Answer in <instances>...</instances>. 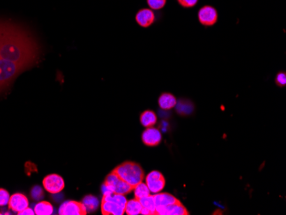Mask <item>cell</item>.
I'll list each match as a JSON object with an SVG mask.
<instances>
[{"mask_svg":"<svg viewBox=\"0 0 286 215\" xmlns=\"http://www.w3.org/2000/svg\"><path fill=\"white\" fill-rule=\"evenodd\" d=\"M31 196L33 200H40L43 198L44 192L42 188L40 186H34L31 190Z\"/></svg>","mask_w":286,"mask_h":215,"instance_id":"obj_23","label":"cell"},{"mask_svg":"<svg viewBox=\"0 0 286 215\" xmlns=\"http://www.w3.org/2000/svg\"><path fill=\"white\" fill-rule=\"evenodd\" d=\"M176 111L181 114H189L193 111V105L187 100H180L179 102H176Z\"/></svg>","mask_w":286,"mask_h":215,"instance_id":"obj_21","label":"cell"},{"mask_svg":"<svg viewBox=\"0 0 286 215\" xmlns=\"http://www.w3.org/2000/svg\"><path fill=\"white\" fill-rule=\"evenodd\" d=\"M133 189L135 198L137 200L145 197L146 195H149L151 193L146 184L143 182L139 183L137 185L135 186Z\"/></svg>","mask_w":286,"mask_h":215,"instance_id":"obj_20","label":"cell"},{"mask_svg":"<svg viewBox=\"0 0 286 215\" xmlns=\"http://www.w3.org/2000/svg\"><path fill=\"white\" fill-rule=\"evenodd\" d=\"M167 0H146L151 10H161L167 4Z\"/></svg>","mask_w":286,"mask_h":215,"instance_id":"obj_22","label":"cell"},{"mask_svg":"<svg viewBox=\"0 0 286 215\" xmlns=\"http://www.w3.org/2000/svg\"><path fill=\"white\" fill-rule=\"evenodd\" d=\"M199 0H177L181 6L183 8H192V7L197 5V2Z\"/></svg>","mask_w":286,"mask_h":215,"instance_id":"obj_25","label":"cell"},{"mask_svg":"<svg viewBox=\"0 0 286 215\" xmlns=\"http://www.w3.org/2000/svg\"><path fill=\"white\" fill-rule=\"evenodd\" d=\"M82 202L84 203L87 213L94 212L99 207V200L93 195H86Z\"/></svg>","mask_w":286,"mask_h":215,"instance_id":"obj_18","label":"cell"},{"mask_svg":"<svg viewBox=\"0 0 286 215\" xmlns=\"http://www.w3.org/2000/svg\"><path fill=\"white\" fill-rule=\"evenodd\" d=\"M18 215H35L34 214V211H33V209H30L28 207L27 209H24L23 211H21V212L18 213Z\"/></svg>","mask_w":286,"mask_h":215,"instance_id":"obj_27","label":"cell"},{"mask_svg":"<svg viewBox=\"0 0 286 215\" xmlns=\"http://www.w3.org/2000/svg\"><path fill=\"white\" fill-rule=\"evenodd\" d=\"M141 123L146 128L153 127L157 123L156 114L151 110H146L142 113L140 117Z\"/></svg>","mask_w":286,"mask_h":215,"instance_id":"obj_15","label":"cell"},{"mask_svg":"<svg viewBox=\"0 0 286 215\" xmlns=\"http://www.w3.org/2000/svg\"><path fill=\"white\" fill-rule=\"evenodd\" d=\"M146 184L151 193L156 194L163 190L166 185V179L161 172L153 171L146 176Z\"/></svg>","mask_w":286,"mask_h":215,"instance_id":"obj_4","label":"cell"},{"mask_svg":"<svg viewBox=\"0 0 286 215\" xmlns=\"http://www.w3.org/2000/svg\"><path fill=\"white\" fill-rule=\"evenodd\" d=\"M114 172L133 188L139 183L143 182L144 178V172L140 165L130 161L121 164L115 168Z\"/></svg>","mask_w":286,"mask_h":215,"instance_id":"obj_2","label":"cell"},{"mask_svg":"<svg viewBox=\"0 0 286 215\" xmlns=\"http://www.w3.org/2000/svg\"><path fill=\"white\" fill-rule=\"evenodd\" d=\"M276 83L278 86L285 87L286 85V72H280L276 76Z\"/></svg>","mask_w":286,"mask_h":215,"instance_id":"obj_26","label":"cell"},{"mask_svg":"<svg viewBox=\"0 0 286 215\" xmlns=\"http://www.w3.org/2000/svg\"><path fill=\"white\" fill-rule=\"evenodd\" d=\"M60 215H86L87 214L83 202L66 201L60 206Z\"/></svg>","mask_w":286,"mask_h":215,"instance_id":"obj_6","label":"cell"},{"mask_svg":"<svg viewBox=\"0 0 286 215\" xmlns=\"http://www.w3.org/2000/svg\"><path fill=\"white\" fill-rule=\"evenodd\" d=\"M40 47L24 28L0 20V92L40 59Z\"/></svg>","mask_w":286,"mask_h":215,"instance_id":"obj_1","label":"cell"},{"mask_svg":"<svg viewBox=\"0 0 286 215\" xmlns=\"http://www.w3.org/2000/svg\"><path fill=\"white\" fill-rule=\"evenodd\" d=\"M33 211L36 215H51L54 213V207L50 202L42 201L37 203Z\"/></svg>","mask_w":286,"mask_h":215,"instance_id":"obj_17","label":"cell"},{"mask_svg":"<svg viewBox=\"0 0 286 215\" xmlns=\"http://www.w3.org/2000/svg\"><path fill=\"white\" fill-rule=\"evenodd\" d=\"M176 99L175 96L169 93H164L159 98V106L163 110L172 109L176 105Z\"/></svg>","mask_w":286,"mask_h":215,"instance_id":"obj_14","label":"cell"},{"mask_svg":"<svg viewBox=\"0 0 286 215\" xmlns=\"http://www.w3.org/2000/svg\"><path fill=\"white\" fill-rule=\"evenodd\" d=\"M10 194L5 189H0V206H6L10 201Z\"/></svg>","mask_w":286,"mask_h":215,"instance_id":"obj_24","label":"cell"},{"mask_svg":"<svg viewBox=\"0 0 286 215\" xmlns=\"http://www.w3.org/2000/svg\"><path fill=\"white\" fill-rule=\"evenodd\" d=\"M101 212L104 215H123L125 214L124 208L114 201H111L108 199H102L101 202Z\"/></svg>","mask_w":286,"mask_h":215,"instance_id":"obj_11","label":"cell"},{"mask_svg":"<svg viewBox=\"0 0 286 215\" xmlns=\"http://www.w3.org/2000/svg\"><path fill=\"white\" fill-rule=\"evenodd\" d=\"M136 21L143 28H148L154 23L155 15L151 9H142L136 15Z\"/></svg>","mask_w":286,"mask_h":215,"instance_id":"obj_12","label":"cell"},{"mask_svg":"<svg viewBox=\"0 0 286 215\" xmlns=\"http://www.w3.org/2000/svg\"><path fill=\"white\" fill-rule=\"evenodd\" d=\"M139 202H141L143 209L148 210L152 213V215H156V211H155L156 208H155V202H154L153 195H146L145 197L139 199Z\"/></svg>","mask_w":286,"mask_h":215,"instance_id":"obj_19","label":"cell"},{"mask_svg":"<svg viewBox=\"0 0 286 215\" xmlns=\"http://www.w3.org/2000/svg\"><path fill=\"white\" fill-rule=\"evenodd\" d=\"M142 209L143 207L139 200L135 198L130 201H127L124 212L128 215H141Z\"/></svg>","mask_w":286,"mask_h":215,"instance_id":"obj_16","label":"cell"},{"mask_svg":"<svg viewBox=\"0 0 286 215\" xmlns=\"http://www.w3.org/2000/svg\"><path fill=\"white\" fill-rule=\"evenodd\" d=\"M161 139H162V136L160 130L153 127L146 128L142 136L143 143L148 147H155L159 145L161 142Z\"/></svg>","mask_w":286,"mask_h":215,"instance_id":"obj_8","label":"cell"},{"mask_svg":"<svg viewBox=\"0 0 286 215\" xmlns=\"http://www.w3.org/2000/svg\"><path fill=\"white\" fill-rule=\"evenodd\" d=\"M156 215H188L189 212L186 208L179 202L171 205L166 206L161 209H156Z\"/></svg>","mask_w":286,"mask_h":215,"instance_id":"obj_10","label":"cell"},{"mask_svg":"<svg viewBox=\"0 0 286 215\" xmlns=\"http://www.w3.org/2000/svg\"><path fill=\"white\" fill-rule=\"evenodd\" d=\"M43 187L48 193L58 194L64 188V181L61 176L54 173L43 179Z\"/></svg>","mask_w":286,"mask_h":215,"instance_id":"obj_5","label":"cell"},{"mask_svg":"<svg viewBox=\"0 0 286 215\" xmlns=\"http://www.w3.org/2000/svg\"><path fill=\"white\" fill-rule=\"evenodd\" d=\"M29 200L27 197L21 193H16L11 195L9 201V209L13 212L19 213L29 207Z\"/></svg>","mask_w":286,"mask_h":215,"instance_id":"obj_9","label":"cell"},{"mask_svg":"<svg viewBox=\"0 0 286 215\" xmlns=\"http://www.w3.org/2000/svg\"><path fill=\"white\" fill-rule=\"evenodd\" d=\"M198 19L204 26H213L218 20V11L214 7L205 5L198 11Z\"/></svg>","mask_w":286,"mask_h":215,"instance_id":"obj_7","label":"cell"},{"mask_svg":"<svg viewBox=\"0 0 286 215\" xmlns=\"http://www.w3.org/2000/svg\"><path fill=\"white\" fill-rule=\"evenodd\" d=\"M104 184L107 186L111 191L120 195H127L134 189L128 183L120 179L116 172H111L110 174L107 176Z\"/></svg>","mask_w":286,"mask_h":215,"instance_id":"obj_3","label":"cell"},{"mask_svg":"<svg viewBox=\"0 0 286 215\" xmlns=\"http://www.w3.org/2000/svg\"><path fill=\"white\" fill-rule=\"evenodd\" d=\"M153 199H154L156 209L171 205V204H173L178 201L176 197H174L172 195H171L169 193H160V192L153 195ZM156 209H155V211H156Z\"/></svg>","mask_w":286,"mask_h":215,"instance_id":"obj_13","label":"cell"}]
</instances>
